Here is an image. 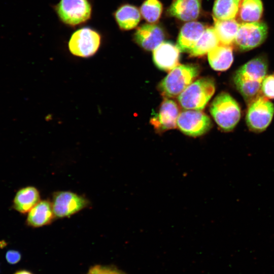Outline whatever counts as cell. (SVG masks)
<instances>
[{
    "instance_id": "cell-21",
    "label": "cell",
    "mask_w": 274,
    "mask_h": 274,
    "mask_svg": "<svg viewBox=\"0 0 274 274\" xmlns=\"http://www.w3.org/2000/svg\"><path fill=\"white\" fill-rule=\"evenodd\" d=\"M239 23L234 19L220 20L214 19V29L220 44L231 45L234 43Z\"/></svg>"
},
{
    "instance_id": "cell-12",
    "label": "cell",
    "mask_w": 274,
    "mask_h": 274,
    "mask_svg": "<svg viewBox=\"0 0 274 274\" xmlns=\"http://www.w3.org/2000/svg\"><path fill=\"white\" fill-rule=\"evenodd\" d=\"M137 44L147 50H153L164 39L163 29L155 24H144L139 26L133 35Z\"/></svg>"
},
{
    "instance_id": "cell-11",
    "label": "cell",
    "mask_w": 274,
    "mask_h": 274,
    "mask_svg": "<svg viewBox=\"0 0 274 274\" xmlns=\"http://www.w3.org/2000/svg\"><path fill=\"white\" fill-rule=\"evenodd\" d=\"M179 110L177 104L172 99L164 98L159 111L150 119V123L159 132L176 127Z\"/></svg>"
},
{
    "instance_id": "cell-10",
    "label": "cell",
    "mask_w": 274,
    "mask_h": 274,
    "mask_svg": "<svg viewBox=\"0 0 274 274\" xmlns=\"http://www.w3.org/2000/svg\"><path fill=\"white\" fill-rule=\"evenodd\" d=\"M177 125L186 135L196 137L207 132L212 123L210 117L200 110H188L179 114Z\"/></svg>"
},
{
    "instance_id": "cell-8",
    "label": "cell",
    "mask_w": 274,
    "mask_h": 274,
    "mask_svg": "<svg viewBox=\"0 0 274 274\" xmlns=\"http://www.w3.org/2000/svg\"><path fill=\"white\" fill-rule=\"evenodd\" d=\"M100 43L101 37L97 31L89 27H83L72 34L68 42V48L75 56L89 57L97 51Z\"/></svg>"
},
{
    "instance_id": "cell-19",
    "label": "cell",
    "mask_w": 274,
    "mask_h": 274,
    "mask_svg": "<svg viewBox=\"0 0 274 274\" xmlns=\"http://www.w3.org/2000/svg\"><path fill=\"white\" fill-rule=\"evenodd\" d=\"M208 60L214 70L226 71L233 61L232 48L230 45L219 44L208 52Z\"/></svg>"
},
{
    "instance_id": "cell-9",
    "label": "cell",
    "mask_w": 274,
    "mask_h": 274,
    "mask_svg": "<svg viewBox=\"0 0 274 274\" xmlns=\"http://www.w3.org/2000/svg\"><path fill=\"white\" fill-rule=\"evenodd\" d=\"M51 202L55 217L59 218L71 216L90 204L85 196L68 191L54 192Z\"/></svg>"
},
{
    "instance_id": "cell-1",
    "label": "cell",
    "mask_w": 274,
    "mask_h": 274,
    "mask_svg": "<svg viewBox=\"0 0 274 274\" xmlns=\"http://www.w3.org/2000/svg\"><path fill=\"white\" fill-rule=\"evenodd\" d=\"M265 56H257L239 67L233 76L234 85L248 105L262 95L261 85L268 71Z\"/></svg>"
},
{
    "instance_id": "cell-7",
    "label": "cell",
    "mask_w": 274,
    "mask_h": 274,
    "mask_svg": "<svg viewBox=\"0 0 274 274\" xmlns=\"http://www.w3.org/2000/svg\"><path fill=\"white\" fill-rule=\"evenodd\" d=\"M267 33V26L264 22L242 23L239 24L234 43L239 51H248L261 45Z\"/></svg>"
},
{
    "instance_id": "cell-28",
    "label": "cell",
    "mask_w": 274,
    "mask_h": 274,
    "mask_svg": "<svg viewBox=\"0 0 274 274\" xmlns=\"http://www.w3.org/2000/svg\"><path fill=\"white\" fill-rule=\"evenodd\" d=\"M14 274H34L31 271L27 269H20L16 271Z\"/></svg>"
},
{
    "instance_id": "cell-25",
    "label": "cell",
    "mask_w": 274,
    "mask_h": 274,
    "mask_svg": "<svg viewBox=\"0 0 274 274\" xmlns=\"http://www.w3.org/2000/svg\"><path fill=\"white\" fill-rule=\"evenodd\" d=\"M261 93L268 99H274V74L266 75L261 85Z\"/></svg>"
},
{
    "instance_id": "cell-24",
    "label": "cell",
    "mask_w": 274,
    "mask_h": 274,
    "mask_svg": "<svg viewBox=\"0 0 274 274\" xmlns=\"http://www.w3.org/2000/svg\"><path fill=\"white\" fill-rule=\"evenodd\" d=\"M162 12V5L158 0H146L140 8V12L143 18L151 23L158 21Z\"/></svg>"
},
{
    "instance_id": "cell-18",
    "label": "cell",
    "mask_w": 274,
    "mask_h": 274,
    "mask_svg": "<svg viewBox=\"0 0 274 274\" xmlns=\"http://www.w3.org/2000/svg\"><path fill=\"white\" fill-rule=\"evenodd\" d=\"M40 200L39 190L33 186H26L16 192L13 201V207L16 211L26 214Z\"/></svg>"
},
{
    "instance_id": "cell-4",
    "label": "cell",
    "mask_w": 274,
    "mask_h": 274,
    "mask_svg": "<svg viewBox=\"0 0 274 274\" xmlns=\"http://www.w3.org/2000/svg\"><path fill=\"white\" fill-rule=\"evenodd\" d=\"M215 91L213 80L209 78L199 79L189 85L178 96L182 108L186 110H202Z\"/></svg>"
},
{
    "instance_id": "cell-27",
    "label": "cell",
    "mask_w": 274,
    "mask_h": 274,
    "mask_svg": "<svg viewBox=\"0 0 274 274\" xmlns=\"http://www.w3.org/2000/svg\"><path fill=\"white\" fill-rule=\"evenodd\" d=\"M7 262L10 264H16L18 263L21 259V254L17 250H8L5 255Z\"/></svg>"
},
{
    "instance_id": "cell-20",
    "label": "cell",
    "mask_w": 274,
    "mask_h": 274,
    "mask_svg": "<svg viewBox=\"0 0 274 274\" xmlns=\"http://www.w3.org/2000/svg\"><path fill=\"white\" fill-rule=\"evenodd\" d=\"M263 13L261 0H241L237 13L242 23L259 21Z\"/></svg>"
},
{
    "instance_id": "cell-6",
    "label": "cell",
    "mask_w": 274,
    "mask_h": 274,
    "mask_svg": "<svg viewBox=\"0 0 274 274\" xmlns=\"http://www.w3.org/2000/svg\"><path fill=\"white\" fill-rule=\"evenodd\" d=\"M55 10L63 23L75 27L90 19L92 7L88 0H60Z\"/></svg>"
},
{
    "instance_id": "cell-5",
    "label": "cell",
    "mask_w": 274,
    "mask_h": 274,
    "mask_svg": "<svg viewBox=\"0 0 274 274\" xmlns=\"http://www.w3.org/2000/svg\"><path fill=\"white\" fill-rule=\"evenodd\" d=\"M273 114V104L261 95L248 104L246 116L247 125L252 132H263L270 124Z\"/></svg>"
},
{
    "instance_id": "cell-14",
    "label": "cell",
    "mask_w": 274,
    "mask_h": 274,
    "mask_svg": "<svg viewBox=\"0 0 274 274\" xmlns=\"http://www.w3.org/2000/svg\"><path fill=\"white\" fill-rule=\"evenodd\" d=\"M206 28L201 22L192 21L185 23L182 27L177 39L176 46L180 51L189 52Z\"/></svg>"
},
{
    "instance_id": "cell-17",
    "label": "cell",
    "mask_w": 274,
    "mask_h": 274,
    "mask_svg": "<svg viewBox=\"0 0 274 274\" xmlns=\"http://www.w3.org/2000/svg\"><path fill=\"white\" fill-rule=\"evenodd\" d=\"M114 17L120 29L129 30L138 25L141 19V14L137 7L126 4L116 9Z\"/></svg>"
},
{
    "instance_id": "cell-26",
    "label": "cell",
    "mask_w": 274,
    "mask_h": 274,
    "mask_svg": "<svg viewBox=\"0 0 274 274\" xmlns=\"http://www.w3.org/2000/svg\"><path fill=\"white\" fill-rule=\"evenodd\" d=\"M87 274H126L123 271L111 265L96 264L92 266Z\"/></svg>"
},
{
    "instance_id": "cell-23",
    "label": "cell",
    "mask_w": 274,
    "mask_h": 274,
    "mask_svg": "<svg viewBox=\"0 0 274 274\" xmlns=\"http://www.w3.org/2000/svg\"><path fill=\"white\" fill-rule=\"evenodd\" d=\"M241 0H215L213 8L214 19L227 20L237 15Z\"/></svg>"
},
{
    "instance_id": "cell-15",
    "label": "cell",
    "mask_w": 274,
    "mask_h": 274,
    "mask_svg": "<svg viewBox=\"0 0 274 274\" xmlns=\"http://www.w3.org/2000/svg\"><path fill=\"white\" fill-rule=\"evenodd\" d=\"M201 0H174L167 12L184 21L196 19L201 12Z\"/></svg>"
},
{
    "instance_id": "cell-22",
    "label": "cell",
    "mask_w": 274,
    "mask_h": 274,
    "mask_svg": "<svg viewBox=\"0 0 274 274\" xmlns=\"http://www.w3.org/2000/svg\"><path fill=\"white\" fill-rule=\"evenodd\" d=\"M220 44L219 40L213 27L206 28L203 33L189 52L191 56H200Z\"/></svg>"
},
{
    "instance_id": "cell-2",
    "label": "cell",
    "mask_w": 274,
    "mask_h": 274,
    "mask_svg": "<svg viewBox=\"0 0 274 274\" xmlns=\"http://www.w3.org/2000/svg\"><path fill=\"white\" fill-rule=\"evenodd\" d=\"M210 112L219 127L225 132L232 130L241 117L239 104L229 93L219 94L211 104Z\"/></svg>"
},
{
    "instance_id": "cell-16",
    "label": "cell",
    "mask_w": 274,
    "mask_h": 274,
    "mask_svg": "<svg viewBox=\"0 0 274 274\" xmlns=\"http://www.w3.org/2000/svg\"><path fill=\"white\" fill-rule=\"evenodd\" d=\"M55 217L52 202L40 200L27 213L26 223L31 227L37 228L50 224Z\"/></svg>"
},
{
    "instance_id": "cell-13",
    "label": "cell",
    "mask_w": 274,
    "mask_h": 274,
    "mask_svg": "<svg viewBox=\"0 0 274 274\" xmlns=\"http://www.w3.org/2000/svg\"><path fill=\"white\" fill-rule=\"evenodd\" d=\"M180 52L171 42H163L153 50V61L159 69L170 71L179 65Z\"/></svg>"
},
{
    "instance_id": "cell-3",
    "label": "cell",
    "mask_w": 274,
    "mask_h": 274,
    "mask_svg": "<svg viewBox=\"0 0 274 274\" xmlns=\"http://www.w3.org/2000/svg\"><path fill=\"white\" fill-rule=\"evenodd\" d=\"M199 72V68L196 65H178L161 80L158 89L165 97L178 96L192 83Z\"/></svg>"
}]
</instances>
